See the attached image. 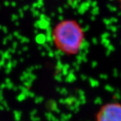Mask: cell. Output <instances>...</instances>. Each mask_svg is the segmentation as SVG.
<instances>
[{
	"label": "cell",
	"mask_w": 121,
	"mask_h": 121,
	"mask_svg": "<svg viewBox=\"0 0 121 121\" xmlns=\"http://www.w3.org/2000/svg\"><path fill=\"white\" fill-rule=\"evenodd\" d=\"M85 32L74 20H65L58 23L52 31V40L56 48L65 55H77L85 42Z\"/></svg>",
	"instance_id": "obj_1"
},
{
	"label": "cell",
	"mask_w": 121,
	"mask_h": 121,
	"mask_svg": "<svg viewBox=\"0 0 121 121\" xmlns=\"http://www.w3.org/2000/svg\"><path fill=\"white\" fill-rule=\"evenodd\" d=\"M94 121H121V102L111 101L102 104L97 110Z\"/></svg>",
	"instance_id": "obj_2"
},
{
	"label": "cell",
	"mask_w": 121,
	"mask_h": 121,
	"mask_svg": "<svg viewBox=\"0 0 121 121\" xmlns=\"http://www.w3.org/2000/svg\"><path fill=\"white\" fill-rule=\"evenodd\" d=\"M117 1L118 2V4L119 5V6H120V8L121 9V0H117Z\"/></svg>",
	"instance_id": "obj_3"
}]
</instances>
